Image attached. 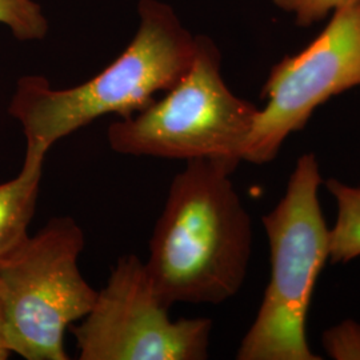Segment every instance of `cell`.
I'll list each match as a JSON object with an SVG mask.
<instances>
[{"label": "cell", "mask_w": 360, "mask_h": 360, "mask_svg": "<svg viewBox=\"0 0 360 360\" xmlns=\"http://www.w3.org/2000/svg\"><path fill=\"white\" fill-rule=\"evenodd\" d=\"M139 28L127 49L102 72L70 89L40 75L22 77L8 112L26 136L23 165H43L56 142L104 115H135L171 90L193 65L196 37L160 0H141Z\"/></svg>", "instance_id": "1"}, {"label": "cell", "mask_w": 360, "mask_h": 360, "mask_svg": "<svg viewBox=\"0 0 360 360\" xmlns=\"http://www.w3.org/2000/svg\"><path fill=\"white\" fill-rule=\"evenodd\" d=\"M235 169L217 160H188L171 181L144 262L169 307L220 304L245 283L254 236L232 183Z\"/></svg>", "instance_id": "2"}, {"label": "cell", "mask_w": 360, "mask_h": 360, "mask_svg": "<svg viewBox=\"0 0 360 360\" xmlns=\"http://www.w3.org/2000/svg\"><path fill=\"white\" fill-rule=\"evenodd\" d=\"M322 184L316 156L302 155L283 198L262 218L270 242V283L236 359H322L311 351L306 331L315 284L330 260V229L319 202Z\"/></svg>", "instance_id": "3"}, {"label": "cell", "mask_w": 360, "mask_h": 360, "mask_svg": "<svg viewBox=\"0 0 360 360\" xmlns=\"http://www.w3.org/2000/svg\"><path fill=\"white\" fill-rule=\"evenodd\" d=\"M220 67L215 43L196 37L190 70L162 99L111 123L110 147L122 155L207 159L238 167L259 108L232 94Z\"/></svg>", "instance_id": "4"}, {"label": "cell", "mask_w": 360, "mask_h": 360, "mask_svg": "<svg viewBox=\"0 0 360 360\" xmlns=\"http://www.w3.org/2000/svg\"><path fill=\"white\" fill-rule=\"evenodd\" d=\"M84 233L71 217L51 219L0 262L6 343L27 360H68L65 334L90 312L98 291L77 260Z\"/></svg>", "instance_id": "5"}, {"label": "cell", "mask_w": 360, "mask_h": 360, "mask_svg": "<svg viewBox=\"0 0 360 360\" xmlns=\"http://www.w3.org/2000/svg\"><path fill=\"white\" fill-rule=\"evenodd\" d=\"M136 255L119 257L90 312L71 326L80 360H203L212 321H171Z\"/></svg>", "instance_id": "6"}, {"label": "cell", "mask_w": 360, "mask_h": 360, "mask_svg": "<svg viewBox=\"0 0 360 360\" xmlns=\"http://www.w3.org/2000/svg\"><path fill=\"white\" fill-rule=\"evenodd\" d=\"M360 86V0L335 10L322 34L303 51L274 65L243 151V162L267 165L284 141L304 129L314 111Z\"/></svg>", "instance_id": "7"}, {"label": "cell", "mask_w": 360, "mask_h": 360, "mask_svg": "<svg viewBox=\"0 0 360 360\" xmlns=\"http://www.w3.org/2000/svg\"><path fill=\"white\" fill-rule=\"evenodd\" d=\"M43 165H23L16 178L0 184V262L28 236L38 203Z\"/></svg>", "instance_id": "8"}, {"label": "cell", "mask_w": 360, "mask_h": 360, "mask_svg": "<svg viewBox=\"0 0 360 360\" xmlns=\"http://www.w3.org/2000/svg\"><path fill=\"white\" fill-rule=\"evenodd\" d=\"M326 188L334 196L338 215L330 229V262L347 263L360 257V187L328 179Z\"/></svg>", "instance_id": "9"}, {"label": "cell", "mask_w": 360, "mask_h": 360, "mask_svg": "<svg viewBox=\"0 0 360 360\" xmlns=\"http://www.w3.org/2000/svg\"><path fill=\"white\" fill-rule=\"evenodd\" d=\"M0 25L23 41L40 40L49 34V20L35 0H0Z\"/></svg>", "instance_id": "10"}, {"label": "cell", "mask_w": 360, "mask_h": 360, "mask_svg": "<svg viewBox=\"0 0 360 360\" xmlns=\"http://www.w3.org/2000/svg\"><path fill=\"white\" fill-rule=\"evenodd\" d=\"M323 348L335 360H360V323L345 321L327 330Z\"/></svg>", "instance_id": "11"}, {"label": "cell", "mask_w": 360, "mask_h": 360, "mask_svg": "<svg viewBox=\"0 0 360 360\" xmlns=\"http://www.w3.org/2000/svg\"><path fill=\"white\" fill-rule=\"evenodd\" d=\"M283 11L294 13L299 26H311L324 19L331 11L356 0H272Z\"/></svg>", "instance_id": "12"}, {"label": "cell", "mask_w": 360, "mask_h": 360, "mask_svg": "<svg viewBox=\"0 0 360 360\" xmlns=\"http://www.w3.org/2000/svg\"><path fill=\"white\" fill-rule=\"evenodd\" d=\"M11 352L7 348L6 343V331H4V312H3V306L0 300V360L8 359Z\"/></svg>", "instance_id": "13"}]
</instances>
